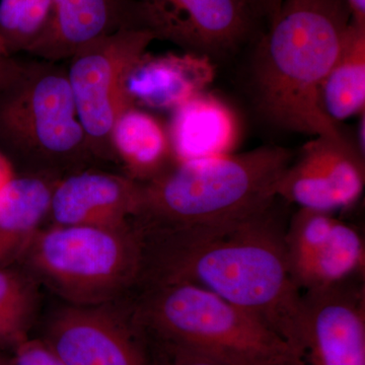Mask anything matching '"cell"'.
I'll return each instance as SVG.
<instances>
[{"instance_id":"cell-17","label":"cell","mask_w":365,"mask_h":365,"mask_svg":"<svg viewBox=\"0 0 365 365\" xmlns=\"http://www.w3.org/2000/svg\"><path fill=\"white\" fill-rule=\"evenodd\" d=\"M54 184L35 175L14 176L0 192V267L20 263L42 230Z\"/></svg>"},{"instance_id":"cell-6","label":"cell","mask_w":365,"mask_h":365,"mask_svg":"<svg viewBox=\"0 0 365 365\" xmlns=\"http://www.w3.org/2000/svg\"><path fill=\"white\" fill-rule=\"evenodd\" d=\"M0 136L45 167L76 165L93 155L66 71L50 61L11 64L0 86Z\"/></svg>"},{"instance_id":"cell-4","label":"cell","mask_w":365,"mask_h":365,"mask_svg":"<svg viewBox=\"0 0 365 365\" xmlns=\"http://www.w3.org/2000/svg\"><path fill=\"white\" fill-rule=\"evenodd\" d=\"M294 153L266 145L174 163L141 184V225H188L222 222L256 212L277 198L278 182Z\"/></svg>"},{"instance_id":"cell-3","label":"cell","mask_w":365,"mask_h":365,"mask_svg":"<svg viewBox=\"0 0 365 365\" xmlns=\"http://www.w3.org/2000/svg\"><path fill=\"white\" fill-rule=\"evenodd\" d=\"M132 316L148 342L230 365H299L260 319L186 282L139 287Z\"/></svg>"},{"instance_id":"cell-12","label":"cell","mask_w":365,"mask_h":365,"mask_svg":"<svg viewBox=\"0 0 365 365\" xmlns=\"http://www.w3.org/2000/svg\"><path fill=\"white\" fill-rule=\"evenodd\" d=\"M299 365H365V282L302 292Z\"/></svg>"},{"instance_id":"cell-10","label":"cell","mask_w":365,"mask_h":365,"mask_svg":"<svg viewBox=\"0 0 365 365\" xmlns=\"http://www.w3.org/2000/svg\"><path fill=\"white\" fill-rule=\"evenodd\" d=\"M284 245L290 275L302 294L365 278L364 235L334 213L299 209L288 220Z\"/></svg>"},{"instance_id":"cell-5","label":"cell","mask_w":365,"mask_h":365,"mask_svg":"<svg viewBox=\"0 0 365 365\" xmlns=\"http://www.w3.org/2000/svg\"><path fill=\"white\" fill-rule=\"evenodd\" d=\"M24 270L72 306L119 300L140 277L143 249L133 223L125 227L54 225L34 237Z\"/></svg>"},{"instance_id":"cell-25","label":"cell","mask_w":365,"mask_h":365,"mask_svg":"<svg viewBox=\"0 0 365 365\" xmlns=\"http://www.w3.org/2000/svg\"><path fill=\"white\" fill-rule=\"evenodd\" d=\"M259 21H267V25L279 11L282 0H247Z\"/></svg>"},{"instance_id":"cell-13","label":"cell","mask_w":365,"mask_h":365,"mask_svg":"<svg viewBox=\"0 0 365 365\" xmlns=\"http://www.w3.org/2000/svg\"><path fill=\"white\" fill-rule=\"evenodd\" d=\"M140 205V182L86 170L55 182L48 216L54 225L119 227L133 222Z\"/></svg>"},{"instance_id":"cell-1","label":"cell","mask_w":365,"mask_h":365,"mask_svg":"<svg viewBox=\"0 0 365 365\" xmlns=\"http://www.w3.org/2000/svg\"><path fill=\"white\" fill-rule=\"evenodd\" d=\"M222 222L136 225L143 249L136 287L186 282L254 314L292 348L302 342V294L285 253L288 220L278 205Z\"/></svg>"},{"instance_id":"cell-22","label":"cell","mask_w":365,"mask_h":365,"mask_svg":"<svg viewBox=\"0 0 365 365\" xmlns=\"http://www.w3.org/2000/svg\"><path fill=\"white\" fill-rule=\"evenodd\" d=\"M36 311L33 309L0 307V351L13 352L29 339Z\"/></svg>"},{"instance_id":"cell-21","label":"cell","mask_w":365,"mask_h":365,"mask_svg":"<svg viewBox=\"0 0 365 365\" xmlns=\"http://www.w3.org/2000/svg\"><path fill=\"white\" fill-rule=\"evenodd\" d=\"M38 282L24 269L0 267V307L37 309Z\"/></svg>"},{"instance_id":"cell-24","label":"cell","mask_w":365,"mask_h":365,"mask_svg":"<svg viewBox=\"0 0 365 365\" xmlns=\"http://www.w3.org/2000/svg\"><path fill=\"white\" fill-rule=\"evenodd\" d=\"M146 344L150 352L151 365H230L148 341Z\"/></svg>"},{"instance_id":"cell-26","label":"cell","mask_w":365,"mask_h":365,"mask_svg":"<svg viewBox=\"0 0 365 365\" xmlns=\"http://www.w3.org/2000/svg\"><path fill=\"white\" fill-rule=\"evenodd\" d=\"M14 176L16 175L11 160L4 153H0V192Z\"/></svg>"},{"instance_id":"cell-8","label":"cell","mask_w":365,"mask_h":365,"mask_svg":"<svg viewBox=\"0 0 365 365\" xmlns=\"http://www.w3.org/2000/svg\"><path fill=\"white\" fill-rule=\"evenodd\" d=\"M132 6L139 29L210 58L237 49L259 21L247 0H132Z\"/></svg>"},{"instance_id":"cell-11","label":"cell","mask_w":365,"mask_h":365,"mask_svg":"<svg viewBox=\"0 0 365 365\" xmlns=\"http://www.w3.org/2000/svg\"><path fill=\"white\" fill-rule=\"evenodd\" d=\"M364 153L347 136H314L283 173L277 198L299 209L334 213L359 202L365 187Z\"/></svg>"},{"instance_id":"cell-19","label":"cell","mask_w":365,"mask_h":365,"mask_svg":"<svg viewBox=\"0 0 365 365\" xmlns=\"http://www.w3.org/2000/svg\"><path fill=\"white\" fill-rule=\"evenodd\" d=\"M321 105L337 125L365 112V25L350 24L339 54L322 85Z\"/></svg>"},{"instance_id":"cell-20","label":"cell","mask_w":365,"mask_h":365,"mask_svg":"<svg viewBox=\"0 0 365 365\" xmlns=\"http://www.w3.org/2000/svg\"><path fill=\"white\" fill-rule=\"evenodd\" d=\"M51 9L52 0H0V37L9 51H26L47 26Z\"/></svg>"},{"instance_id":"cell-18","label":"cell","mask_w":365,"mask_h":365,"mask_svg":"<svg viewBox=\"0 0 365 365\" xmlns=\"http://www.w3.org/2000/svg\"><path fill=\"white\" fill-rule=\"evenodd\" d=\"M113 155H116L134 181L148 182L174 163V153L168 128L153 115L136 108L118 119L111 135Z\"/></svg>"},{"instance_id":"cell-29","label":"cell","mask_w":365,"mask_h":365,"mask_svg":"<svg viewBox=\"0 0 365 365\" xmlns=\"http://www.w3.org/2000/svg\"><path fill=\"white\" fill-rule=\"evenodd\" d=\"M9 49H7L6 43L2 40V38L0 37V61L1 60H4L9 56Z\"/></svg>"},{"instance_id":"cell-9","label":"cell","mask_w":365,"mask_h":365,"mask_svg":"<svg viewBox=\"0 0 365 365\" xmlns=\"http://www.w3.org/2000/svg\"><path fill=\"white\" fill-rule=\"evenodd\" d=\"M114 304L59 307L42 339L68 365H151L131 307L117 311Z\"/></svg>"},{"instance_id":"cell-7","label":"cell","mask_w":365,"mask_h":365,"mask_svg":"<svg viewBox=\"0 0 365 365\" xmlns=\"http://www.w3.org/2000/svg\"><path fill=\"white\" fill-rule=\"evenodd\" d=\"M155 40L148 31L123 28L69 58L66 76L78 120L91 150L100 157L113 155V128L135 106L129 95V78Z\"/></svg>"},{"instance_id":"cell-23","label":"cell","mask_w":365,"mask_h":365,"mask_svg":"<svg viewBox=\"0 0 365 365\" xmlns=\"http://www.w3.org/2000/svg\"><path fill=\"white\" fill-rule=\"evenodd\" d=\"M9 356V365H68L42 338H29Z\"/></svg>"},{"instance_id":"cell-30","label":"cell","mask_w":365,"mask_h":365,"mask_svg":"<svg viewBox=\"0 0 365 365\" xmlns=\"http://www.w3.org/2000/svg\"><path fill=\"white\" fill-rule=\"evenodd\" d=\"M0 365H9V356L0 351Z\"/></svg>"},{"instance_id":"cell-15","label":"cell","mask_w":365,"mask_h":365,"mask_svg":"<svg viewBox=\"0 0 365 365\" xmlns=\"http://www.w3.org/2000/svg\"><path fill=\"white\" fill-rule=\"evenodd\" d=\"M215 78L210 57L196 53L145 55L132 71L129 95L134 104L155 109H177L206 91Z\"/></svg>"},{"instance_id":"cell-16","label":"cell","mask_w":365,"mask_h":365,"mask_svg":"<svg viewBox=\"0 0 365 365\" xmlns=\"http://www.w3.org/2000/svg\"><path fill=\"white\" fill-rule=\"evenodd\" d=\"M168 130L180 163L232 153L241 128L232 108L204 91L173 111Z\"/></svg>"},{"instance_id":"cell-28","label":"cell","mask_w":365,"mask_h":365,"mask_svg":"<svg viewBox=\"0 0 365 365\" xmlns=\"http://www.w3.org/2000/svg\"><path fill=\"white\" fill-rule=\"evenodd\" d=\"M11 62L6 61V59L0 61V86L6 81L9 69H11Z\"/></svg>"},{"instance_id":"cell-2","label":"cell","mask_w":365,"mask_h":365,"mask_svg":"<svg viewBox=\"0 0 365 365\" xmlns=\"http://www.w3.org/2000/svg\"><path fill=\"white\" fill-rule=\"evenodd\" d=\"M351 21L346 0H282L252 67L257 105L269 121L313 137L344 135L322 108L321 88Z\"/></svg>"},{"instance_id":"cell-27","label":"cell","mask_w":365,"mask_h":365,"mask_svg":"<svg viewBox=\"0 0 365 365\" xmlns=\"http://www.w3.org/2000/svg\"><path fill=\"white\" fill-rule=\"evenodd\" d=\"M352 14V21L365 25V0H346Z\"/></svg>"},{"instance_id":"cell-14","label":"cell","mask_w":365,"mask_h":365,"mask_svg":"<svg viewBox=\"0 0 365 365\" xmlns=\"http://www.w3.org/2000/svg\"><path fill=\"white\" fill-rule=\"evenodd\" d=\"M123 28H136L132 0H52L47 26L26 51L55 62Z\"/></svg>"}]
</instances>
